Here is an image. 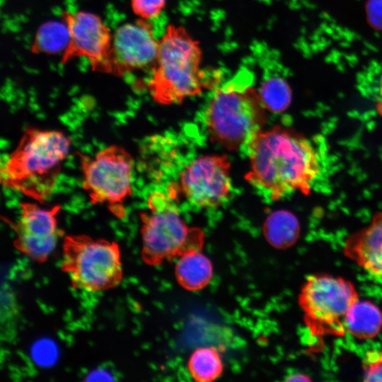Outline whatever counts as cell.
I'll return each mask as SVG.
<instances>
[{
    "mask_svg": "<svg viewBox=\"0 0 382 382\" xmlns=\"http://www.w3.org/2000/svg\"><path fill=\"white\" fill-rule=\"evenodd\" d=\"M248 182L263 196L279 200L294 192L308 195L320 173L319 155L295 130L275 126L261 131L246 150Z\"/></svg>",
    "mask_w": 382,
    "mask_h": 382,
    "instance_id": "obj_1",
    "label": "cell"
},
{
    "mask_svg": "<svg viewBox=\"0 0 382 382\" xmlns=\"http://www.w3.org/2000/svg\"><path fill=\"white\" fill-rule=\"evenodd\" d=\"M202 58L199 42L186 28L169 24L159 40L152 77L148 83L153 100L161 105L177 104L215 88L220 76L202 69Z\"/></svg>",
    "mask_w": 382,
    "mask_h": 382,
    "instance_id": "obj_2",
    "label": "cell"
},
{
    "mask_svg": "<svg viewBox=\"0 0 382 382\" xmlns=\"http://www.w3.org/2000/svg\"><path fill=\"white\" fill-rule=\"evenodd\" d=\"M71 144L60 131L28 128L1 168V185L44 204L54 191Z\"/></svg>",
    "mask_w": 382,
    "mask_h": 382,
    "instance_id": "obj_3",
    "label": "cell"
},
{
    "mask_svg": "<svg viewBox=\"0 0 382 382\" xmlns=\"http://www.w3.org/2000/svg\"><path fill=\"white\" fill-rule=\"evenodd\" d=\"M265 122V107L250 85L229 83L218 88L206 110L209 138L229 151H246Z\"/></svg>",
    "mask_w": 382,
    "mask_h": 382,
    "instance_id": "obj_4",
    "label": "cell"
},
{
    "mask_svg": "<svg viewBox=\"0 0 382 382\" xmlns=\"http://www.w3.org/2000/svg\"><path fill=\"white\" fill-rule=\"evenodd\" d=\"M147 204L148 210L140 212L141 255L145 262L158 265L190 251L202 250L203 231L184 222L170 197L154 192Z\"/></svg>",
    "mask_w": 382,
    "mask_h": 382,
    "instance_id": "obj_5",
    "label": "cell"
},
{
    "mask_svg": "<svg viewBox=\"0 0 382 382\" xmlns=\"http://www.w3.org/2000/svg\"><path fill=\"white\" fill-rule=\"evenodd\" d=\"M359 299L350 281L328 274H316L306 278L299 295V304L311 335L341 337L347 332V312Z\"/></svg>",
    "mask_w": 382,
    "mask_h": 382,
    "instance_id": "obj_6",
    "label": "cell"
},
{
    "mask_svg": "<svg viewBox=\"0 0 382 382\" xmlns=\"http://www.w3.org/2000/svg\"><path fill=\"white\" fill-rule=\"evenodd\" d=\"M63 269L74 286L88 292L116 286L122 275L118 245L86 236H67L64 242Z\"/></svg>",
    "mask_w": 382,
    "mask_h": 382,
    "instance_id": "obj_7",
    "label": "cell"
},
{
    "mask_svg": "<svg viewBox=\"0 0 382 382\" xmlns=\"http://www.w3.org/2000/svg\"><path fill=\"white\" fill-rule=\"evenodd\" d=\"M83 187L93 204H103L116 216H125L124 202L132 195L133 158L123 147L110 146L94 157L77 153Z\"/></svg>",
    "mask_w": 382,
    "mask_h": 382,
    "instance_id": "obj_8",
    "label": "cell"
},
{
    "mask_svg": "<svg viewBox=\"0 0 382 382\" xmlns=\"http://www.w3.org/2000/svg\"><path fill=\"white\" fill-rule=\"evenodd\" d=\"M62 20L69 33V41L61 59L64 64L76 57H86L94 71L118 76L112 54V35L101 18L91 12L64 11Z\"/></svg>",
    "mask_w": 382,
    "mask_h": 382,
    "instance_id": "obj_9",
    "label": "cell"
},
{
    "mask_svg": "<svg viewBox=\"0 0 382 382\" xmlns=\"http://www.w3.org/2000/svg\"><path fill=\"white\" fill-rule=\"evenodd\" d=\"M230 166L226 156L199 157L182 171L178 183L170 187L169 197L180 194L195 207H218L230 194Z\"/></svg>",
    "mask_w": 382,
    "mask_h": 382,
    "instance_id": "obj_10",
    "label": "cell"
},
{
    "mask_svg": "<svg viewBox=\"0 0 382 382\" xmlns=\"http://www.w3.org/2000/svg\"><path fill=\"white\" fill-rule=\"evenodd\" d=\"M21 214L13 225L16 246L36 261H45L54 250L62 232L58 228L60 205L50 208L32 202L20 204Z\"/></svg>",
    "mask_w": 382,
    "mask_h": 382,
    "instance_id": "obj_11",
    "label": "cell"
},
{
    "mask_svg": "<svg viewBox=\"0 0 382 382\" xmlns=\"http://www.w3.org/2000/svg\"><path fill=\"white\" fill-rule=\"evenodd\" d=\"M159 40L154 35V26L139 18L118 27L112 35V54L118 76L127 71L154 66Z\"/></svg>",
    "mask_w": 382,
    "mask_h": 382,
    "instance_id": "obj_12",
    "label": "cell"
},
{
    "mask_svg": "<svg viewBox=\"0 0 382 382\" xmlns=\"http://www.w3.org/2000/svg\"><path fill=\"white\" fill-rule=\"evenodd\" d=\"M345 255L374 278L382 280V212L345 241Z\"/></svg>",
    "mask_w": 382,
    "mask_h": 382,
    "instance_id": "obj_13",
    "label": "cell"
},
{
    "mask_svg": "<svg viewBox=\"0 0 382 382\" xmlns=\"http://www.w3.org/2000/svg\"><path fill=\"white\" fill-rule=\"evenodd\" d=\"M175 274L177 282L185 289L199 291L210 282L213 267L202 250H192L178 257Z\"/></svg>",
    "mask_w": 382,
    "mask_h": 382,
    "instance_id": "obj_14",
    "label": "cell"
},
{
    "mask_svg": "<svg viewBox=\"0 0 382 382\" xmlns=\"http://www.w3.org/2000/svg\"><path fill=\"white\" fill-rule=\"evenodd\" d=\"M345 328L357 339H373L382 329V312L374 303L359 299L347 312Z\"/></svg>",
    "mask_w": 382,
    "mask_h": 382,
    "instance_id": "obj_15",
    "label": "cell"
},
{
    "mask_svg": "<svg viewBox=\"0 0 382 382\" xmlns=\"http://www.w3.org/2000/svg\"><path fill=\"white\" fill-rule=\"evenodd\" d=\"M300 231L298 219L287 210L271 213L263 225L267 241L277 249H286L294 245L299 238Z\"/></svg>",
    "mask_w": 382,
    "mask_h": 382,
    "instance_id": "obj_16",
    "label": "cell"
},
{
    "mask_svg": "<svg viewBox=\"0 0 382 382\" xmlns=\"http://www.w3.org/2000/svg\"><path fill=\"white\" fill-rule=\"evenodd\" d=\"M69 41V33L65 23L50 21L38 28L30 50L33 54H57L65 50Z\"/></svg>",
    "mask_w": 382,
    "mask_h": 382,
    "instance_id": "obj_17",
    "label": "cell"
},
{
    "mask_svg": "<svg viewBox=\"0 0 382 382\" xmlns=\"http://www.w3.org/2000/svg\"><path fill=\"white\" fill-rule=\"evenodd\" d=\"M187 367L195 381L209 382L218 378L224 364L219 352L214 347H199L190 355Z\"/></svg>",
    "mask_w": 382,
    "mask_h": 382,
    "instance_id": "obj_18",
    "label": "cell"
},
{
    "mask_svg": "<svg viewBox=\"0 0 382 382\" xmlns=\"http://www.w3.org/2000/svg\"><path fill=\"white\" fill-rule=\"evenodd\" d=\"M258 93L265 108L272 112H283L291 102V89L287 81L279 76H272L263 81Z\"/></svg>",
    "mask_w": 382,
    "mask_h": 382,
    "instance_id": "obj_19",
    "label": "cell"
},
{
    "mask_svg": "<svg viewBox=\"0 0 382 382\" xmlns=\"http://www.w3.org/2000/svg\"><path fill=\"white\" fill-rule=\"evenodd\" d=\"M364 381L382 382V349L366 353L363 361Z\"/></svg>",
    "mask_w": 382,
    "mask_h": 382,
    "instance_id": "obj_20",
    "label": "cell"
},
{
    "mask_svg": "<svg viewBox=\"0 0 382 382\" xmlns=\"http://www.w3.org/2000/svg\"><path fill=\"white\" fill-rule=\"evenodd\" d=\"M166 4V0H131L133 12L145 20L158 16L165 8Z\"/></svg>",
    "mask_w": 382,
    "mask_h": 382,
    "instance_id": "obj_21",
    "label": "cell"
},
{
    "mask_svg": "<svg viewBox=\"0 0 382 382\" xmlns=\"http://www.w3.org/2000/svg\"><path fill=\"white\" fill-rule=\"evenodd\" d=\"M366 12L369 25L376 30H382V0H368Z\"/></svg>",
    "mask_w": 382,
    "mask_h": 382,
    "instance_id": "obj_22",
    "label": "cell"
},
{
    "mask_svg": "<svg viewBox=\"0 0 382 382\" xmlns=\"http://www.w3.org/2000/svg\"><path fill=\"white\" fill-rule=\"evenodd\" d=\"M286 381H311V379L308 376L302 374H293L286 377Z\"/></svg>",
    "mask_w": 382,
    "mask_h": 382,
    "instance_id": "obj_23",
    "label": "cell"
},
{
    "mask_svg": "<svg viewBox=\"0 0 382 382\" xmlns=\"http://www.w3.org/2000/svg\"><path fill=\"white\" fill-rule=\"evenodd\" d=\"M379 93H380V95L382 97V76L381 77L380 83H379Z\"/></svg>",
    "mask_w": 382,
    "mask_h": 382,
    "instance_id": "obj_24",
    "label": "cell"
}]
</instances>
